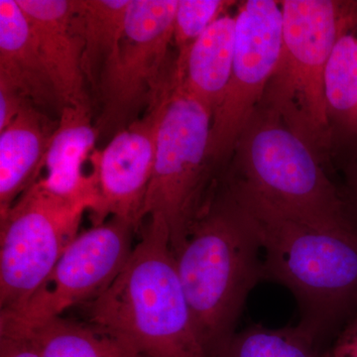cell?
Returning <instances> with one entry per match:
<instances>
[{"mask_svg":"<svg viewBox=\"0 0 357 357\" xmlns=\"http://www.w3.org/2000/svg\"><path fill=\"white\" fill-rule=\"evenodd\" d=\"M173 255L199 337L215 357L236 333L249 294L263 281L255 220L222 178Z\"/></svg>","mask_w":357,"mask_h":357,"instance_id":"obj_1","label":"cell"},{"mask_svg":"<svg viewBox=\"0 0 357 357\" xmlns=\"http://www.w3.org/2000/svg\"><path fill=\"white\" fill-rule=\"evenodd\" d=\"M241 206L261 241L262 280L287 288L299 307L298 326L331 349L357 316L356 227Z\"/></svg>","mask_w":357,"mask_h":357,"instance_id":"obj_2","label":"cell"},{"mask_svg":"<svg viewBox=\"0 0 357 357\" xmlns=\"http://www.w3.org/2000/svg\"><path fill=\"white\" fill-rule=\"evenodd\" d=\"M147 220L121 273L84 304L89 324L140 357H210L178 277L166 225Z\"/></svg>","mask_w":357,"mask_h":357,"instance_id":"obj_3","label":"cell"},{"mask_svg":"<svg viewBox=\"0 0 357 357\" xmlns=\"http://www.w3.org/2000/svg\"><path fill=\"white\" fill-rule=\"evenodd\" d=\"M220 178L243 206L307 222L352 223L323 160L261 107L244 126Z\"/></svg>","mask_w":357,"mask_h":357,"instance_id":"obj_4","label":"cell"},{"mask_svg":"<svg viewBox=\"0 0 357 357\" xmlns=\"http://www.w3.org/2000/svg\"><path fill=\"white\" fill-rule=\"evenodd\" d=\"M342 0H283L278 64L258 107L276 115L330 168L333 136L326 69L340 27Z\"/></svg>","mask_w":357,"mask_h":357,"instance_id":"obj_5","label":"cell"},{"mask_svg":"<svg viewBox=\"0 0 357 357\" xmlns=\"http://www.w3.org/2000/svg\"><path fill=\"white\" fill-rule=\"evenodd\" d=\"M213 112L174 79L157 133L142 220L165 223L172 251L203 210L220 172L210 157Z\"/></svg>","mask_w":357,"mask_h":357,"instance_id":"obj_6","label":"cell"},{"mask_svg":"<svg viewBox=\"0 0 357 357\" xmlns=\"http://www.w3.org/2000/svg\"><path fill=\"white\" fill-rule=\"evenodd\" d=\"M178 0H131L119 50L103 70L98 89L102 103L98 134H112L139 119L172 86L169 65Z\"/></svg>","mask_w":357,"mask_h":357,"instance_id":"obj_7","label":"cell"},{"mask_svg":"<svg viewBox=\"0 0 357 357\" xmlns=\"http://www.w3.org/2000/svg\"><path fill=\"white\" fill-rule=\"evenodd\" d=\"M89 206L49 191L41 178L0 215V307L15 311L50 276Z\"/></svg>","mask_w":357,"mask_h":357,"instance_id":"obj_8","label":"cell"},{"mask_svg":"<svg viewBox=\"0 0 357 357\" xmlns=\"http://www.w3.org/2000/svg\"><path fill=\"white\" fill-rule=\"evenodd\" d=\"M283 10L277 0H245L236 10V49L227 93L211 123L210 157L218 170L258 107L280 58Z\"/></svg>","mask_w":357,"mask_h":357,"instance_id":"obj_9","label":"cell"},{"mask_svg":"<svg viewBox=\"0 0 357 357\" xmlns=\"http://www.w3.org/2000/svg\"><path fill=\"white\" fill-rule=\"evenodd\" d=\"M138 230L131 222L110 218L77 234L31 299L15 311L0 312V317L26 323L41 321L95 299L123 269Z\"/></svg>","mask_w":357,"mask_h":357,"instance_id":"obj_10","label":"cell"},{"mask_svg":"<svg viewBox=\"0 0 357 357\" xmlns=\"http://www.w3.org/2000/svg\"><path fill=\"white\" fill-rule=\"evenodd\" d=\"M170 89L157 105L115 134L102 150L91 153V175L98 191V203L91 211L93 227L110 218H121L138 229L142 225L143 206L153 174L157 133Z\"/></svg>","mask_w":357,"mask_h":357,"instance_id":"obj_11","label":"cell"},{"mask_svg":"<svg viewBox=\"0 0 357 357\" xmlns=\"http://www.w3.org/2000/svg\"><path fill=\"white\" fill-rule=\"evenodd\" d=\"M65 107L91 109L83 70L77 0H16Z\"/></svg>","mask_w":357,"mask_h":357,"instance_id":"obj_12","label":"cell"},{"mask_svg":"<svg viewBox=\"0 0 357 357\" xmlns=\"http://www.w3.org/2000/svg\"><path fill=\"white\" fill-rule=\"evenodd\" d=\"M98 128L91 122V110L84 107H65L52 136L44 158L45 187L61 198L86 203L89 213L98 203L93 176L84 175L83 165L95 151Z\"/></svg>","mask_w":357,"mask_h":357,"instance_id":"obj_13","label":"cell"},{"mask_svg":"<svg viewBox=\"0 0 357 357\" xmlns=\"http://www.w3.org/2000/svg\"><path fill=\"white\" fill-rule=\"evenodd\" d=\"M0 82L17 89L39 109L60 115L65 107L16 0H0Z\"/></svg>","mask_w":357,"mask_h":357,"instance_id":"obj_14","label":"cell"},{"mask_svg":"<svg viewBox=\"0 0 357 357\" xmlns=\"http://www.w3.org/2000/svg\"><path fill=\"white\" fill-rule=\"evenodd\" d=\"M58 121L32 102L0 131V215L39 180Z\"/></svg>","mask_w":357,"mask_h":357,"instance_id":"obj_15","label":"cell"},{"mask_svg":"<svg viewBox=\"0 0 357 357\" xmlns=\"http://www.w3.org/2000/svg\"><path fill=\"white\" fill-rule=\"evenodd\" d=\"M236 11L223 13L175 60L174 79L215 114L231 77L236 49Z\"/></svg>","mask_w":357,"mask_h":357,"instance_id":"obj_16","label":"cell"},{"mask_svg":"<svg viewBox=\"0 0 357 357\" xmlns=\"http://www.w3.org/2000/svg\"><path fill=\"white\" fill-rule=\"evenodd\" d=\"M325 83L333 155L357 146V1L344 2Z\"/></svg>","mask_w":357,"mask_h":357,"instance_id":"obj_17","label":"cell"},{"mask_svg":"<svg viewBox=\"0 0 357 357\" xmlns=\"http://www.w3.org/2000/svg\"><path fill=\"white\" fill-rule=\"evenodd\" d=\"M0 333L24 337L41 357H140L102 328L61 316L27 323L0 317Z\"/></svg>","mask_w":357,"mask_h":357,"instance_id":"obj_18","label":"cell"},{"mask_svg":"<svg viewBox=\"0 0 357 357\" xmlns=\"http://www.w3.org/2000/svg\"><path fill=\"white\" fill-rule=\"evenodd\" d=\"M131 0H77V21L84 41L83 70L86 82H98L119 50Z\"/></svg>","mask_w":357,"mask_h":357,"instance_id":"obj_19","label":"cell"},{"mask_svg":"<svg viewBox=\"0 0 357 357\" xmlns=\"http://www.w3.org/2000/svg\"><path fill=\"white\" fill-rule=\"evenodd\" d=\"M215 357H331L330 349L319 344L299 326L281 328L249 326L236 332Z\"/></svg>","mask_w":357,"mask_h":357,"instance_id":"obj_20","label":"cell"},{"mask_svg":"<svg viewBox=\"0 0 357 357\" xmlns=\"http://www.w3.org/2000/svg\"><path fill=\"white\" fill-rule=\"evenodd\" d=\"M236 1L227 0H178L174 20L173 43L182 58L191 45Z\"/></svg>","mask_w":357,"mask_h":357,"instance_id":"obj_21","label":"cell"},{"mask_svg":"<svg viewBox=\"0 0 357 357\" xmlns=\"http://www.w3.org/2000/svg\"><path fill=\"white\" fill-rule=\"evenodd\" d=\"M29 102L17 89L0 82V131L8 126Z\"/></svg>","mask_w":357,"mask_h":357,"instance_id":"obj_22","label":"cell"},{"mask_svg":"<svg viewBox=\"0 0 357 357\" xmlns=\"http://www.w3.org/2000/svg\"><path fill=\"white\" fill-rule=\"evenodd\" d=\"M331 357H357V316L335 338L330 349Z\"/></svg>","mask_w":357,"mask_h":357,"instance_id":"obj_23","label":"cell"},{"mask_svg":"<svg viewBox=\"0 0 357 357\" xmlns=\"http://www.w3.org/2000/svg\"><path fill=\"white\" fill-rule=\"evenodd\" d=\"M0 357H41L24 337L0 333Z\"/></svg>","mask_w":357,"mask_h":357,"instance_id":"obj_24","label":"cell"},{"mask_svg":"<svg viewBox=\"0 0 357 357\" xmlns=\"http://www.w3.org/2000/svg\"><path fill=\"white\" fill-rule=\"evenodd\" d=\"M351 211L352 220H354V225L357 229V178L351 194Z\"/></svg>","mask_w":357,"mask_h":357,"instance_id":"obj_25","label":"cell"}]
</instances>
